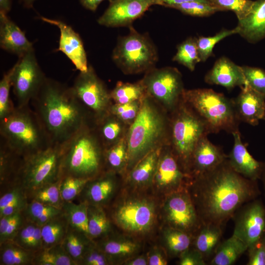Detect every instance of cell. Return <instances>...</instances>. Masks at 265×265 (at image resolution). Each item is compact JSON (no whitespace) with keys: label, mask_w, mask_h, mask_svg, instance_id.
<instances>
[{"label":"cell","mask_w":265,"mask_h":265,"mask_svg":"<svg viewBox=\"0 0 265 265\" xmlns=\"http://www.w3.org/2000/svg\"><path fill=\"white\" fill-rule=\"evenodd\" d=\"M196 38L188 37L179 44L172 60L185 66L190 71L195 70L197 63L201 62Z\"/></svg>","instance_id":"f35d334b"},{"label":"cell","mask_w":265,"mask_h":265,"mask_svg":"<svg viewBox=\"0 0 265 265\" xmlns=\"http://www.w3.org/2000/svg\"><path fill=\"white\" fill-rule=\"evenodd\" d=\"M186 188L202 225L221 227L260 193L257 181L236 172L228 159L213 170L190 179Z\"/></svg>","instance_id":"6da1fadb"},{"label":"cell","mask_w":265,"mask_h":265,"mask_svg":"<svg viewBox=\"0 0 265 265\" xmlns=\"http://www.w3.org/2000/svg\"><path fill=\"white\" fill-rule=\"evenodd\" d=\"M88 206L84 201L75 204L72 201L64 202L62 207L69 226L88 236Z\"/></svg>","instance_id":"e575fe53"},{"label":"cell","mask_w":265,"mask_h":265,"mask_svg":"<svg viewBox=\"0 0 265 265\" xmlns=\"http://www.w3.org/2000/svg\"><path fill=\"white\" fill-rule=\"evenodd\" d=\"M38 18L59 28L60 37L57 51L62 52L80 72L86 71L89 65L83 42L80 35L71 26L61 20L43 16Z\"/></svg>","instance_id":"ac0fdd59"},{"label":"cell","mask_w":265,"mask_h":265,"mask_svg":"<svg viewBox=\"0 0 265 265\" xmlns=\"http://www.w3.org/2000/svg\"><path fill=\"white\" fill-rule=\"evenodd\" d=\"M190 179L171 146L162 150L153 179L156 186L168 195L186 187Z\"/></svg>","instance_id":"e0dca14e"},{"label":"cell","mask_w":265,"mask_h":265,"mask_svg":"<svg viewBox=\"0 0 265 265\" xmlns=\"http://www.w3.org/2000/svg\"><path fill=\"white\" fill-rule=\"evenodd\" d=\"M228 159L222 149L212 143L207 136L198 142L193 152L190 165L191 178L212 171Z\"/></svg>","instance_id":"d6986e66"},{"label":"cell","mask_w":265,"mask_h":265,"mask_svg":"<svg viewBox=\"0 0 265 265\" xmlns=\"http://www.w3.org/2000/svg\"><path fill=\"white\" fill-rule=\"evenodd\" d=\"M128 265H148V258L144 256H139L132 258L126 262Z\"/></svg>","instance_id":"94428289"},{"label":"cell","mask_w":265,"mask_h":265,"mask_svg":"<svg viewBox=\"0 0 265 265\" xmlns=\"http://www.w3.org/2000/svg\"><path fill=\"white\" fill-rule=\"evenodd\" d=\"M182 13L192 16H209L218 11H222L211 2L201 1H191L173 6Z\"/></svg>","instance_id":"c3c4849f"},{"label":"cell","mask_w":265,"mask_h":265,"mask_svg":"<svg viewBox=\"0 0 265 265\" xmlns=\"http://www.w3.org/2000/svg\"><path fill=\"white\" fill-rule=\"evenodd\" d=\"M12 69L11 84L16 106H28L47 78L38 63L34 49L19 57Z\"/></svg>","instance_id":"8fae6325"},{"label":"cell","mask_w":265,"mask_h":265,"mask_svg":"<svg viewBox=\"0 0 265 265\" xmlns=\"http://www.w3.org/2000/svg\"><path fill=\"white\" fill-rule=\"evenodd\" d=\"M232 218L234 221L232 235L241 240L248 248L265 233V206L258 199L243 204Z\"/></svg>","instance_id":"5bb4252c"},{"label":"cell","mask_w":265,"mask_h":265,"mask_svg":"<svg viewBox=\"0 0 265 265\" xmlns=\"http://www.w3.org/2000/svg\"><path fill=\"white\" fill-rule=\"evenodd\" d=\"M146 94L167 109L173 111L185 91L182 75L176 68H153L141 80Z\"/></svg>","instance_id":"30bf717a"},{"label":"cell","mask_w":265,"mask_h":265,"mask_svg":"<svg viewBox=\"0 0 265 265\" xmlns=\"http://www.w3.org/2000/svg\"><path fill=\"white\" fill-rule=\"evenodd\" d=\"M80 4L86 9L95 11L100 4L106 0H79ZM110 1L111 0H107Z\"/></svg>","instance_id":"680465c9"},{"label":"cell","mask_w":265,"mask_h":265,"mask_svg":"<svg viewBox=\"0 0 265 265\" xmlns=\"http://www.w3.org/2000/svg\"><path fill=\"white\" fill-rule=\"evenodd\" d=\"M148 265H166L167 261L166 257L160 252L154 251L148 258Z\"/></svg>","instance_id":"6f0895ef"},{"label":"cell","mask_w":265,"mask_h":265,"mask_svg":"<svg viewBox=\"0 0 265 265\" xmlns=\"http://www.w3.org/2000/svg\"><path fill=\"white\" fill-rule=\"evenodd\" d=\"M206 263L201 253L192 246L180 255V265H205Z\"/></svg>","instance_id":"9f6ffc18"},{"label":"cell","mask_w":265,"mask_h":265,"mask_svg":"<svg viewBox=\"0 0 265 265\" xmlns=\"http://www.w3.org/2000/svg\"><path fill=\"white\" fill-rule=\"evenodd\" d=\"M30 103L53 144H65L95 122L72 86L47 77Z\"/></svg>","instance_id":"7a4b0ae2"},{"label":"cell","mask_w":265,"mask_h":265,"mask_svg":"<svg viewBox=\"0 0 265 265\" xmlns=\"http://www.w3.org/2000/svg\"><path fill=\"white\" fill-rule=\"evenodd\" d=\"M122 122L110 113L95 122L98 134L105 148L110 146L120 138L123 132Z\"/></svg>","instance_id":"4dcf8cb0"},{"label":"cell","mask_w":265,"mask_h":265,"mask_svg":"<svg viewBox=\"0 0 265 265\" xmlns=\"http://www.w3.org/2000/svg\"><path fill=\"white\" fill-rule=\"evenodd\" d=\"M61 178L46 185L30 193L32 200L62 209L63 201L60 190Z\"/></svg>","instance_id":"b9f144b4"},{"label":"cell","mask_w":265,"mask_h":265,"mask_svg":"<svg viewBox=\"0 0 265 265\" xmlns=\"http://www.w3.org/2000/svg\"><path fill=\"white\" fill-rule=\"evenodd\" d=\"M204 80L208 84L221 85L228 89L236 86L241 87L246 84L241 67L225 56L215 62L205 75Z\"/></svg>","instance_id":"7402d4cb"},{"label":"cell","mask_w":265,"mask_h":265,"mask_svg":"<svg viewBox=\"0 0 265 265\" xmlns=\"http://www.w3.org/2000/svg\"><path fill=\"white\" fill-rule=\"evenodd\" d=\"M162 150L161 146L157 147L135 164L130 174L132 183L142 186L153 181Z\"/></svg>","instance_id":"484cf974"},{"label":"cell","mask_w":265,"mask_h":265,"mask_svg":"<svg viewBox=\"0 0 265 265\" xmlns=\"http://www.w3.org/2000/svg\"><path fill=\"white\" fill-rule=\"evenodd\" d=\"M146 94L145 89L141 80L136 83L118 81L110 92L111 100L118 104L140 101Z\"/></svg>","instance_id":"836d02e7"},{"label":"cell","mask_w":265,"mask_h":265,"mask_svg":"<svg viewBox=\"0 0 265 265\" xmlns=\"http://www.w3.org/2000/svg\"><path fill=\"white\" fill-rule=\"evenodd\" d=\"M69 228V223L63 212L51 219L41 227L43 248L61 244Z\"/></svg>","instance_id":"f1b7e54d"},{"label":"cell","mask_w":265,"mask_h":265,"mask_svg":"<svg viewBox=\"0 0 265 265\" xmlns=\"http://www.w3.org/2000/svg\"><path fill=\"white\" fill-rule=\"evenodd\" d=\"M12 241L27 250L36 252L43 248L41 227L25 220Z\"/></svg>","instance_id":"d6a6232c"},{"label":"cell","mask_w":265,"mask_h":265,"mask_svg":"<svg viewBox=\"0 0 265 265\" xmlns=\"http://www.w3.org/2000/svg\"><path fill=\"white\" fill-rule=\"evenodd\" d=\"M88 236L90 238L105 235L110 228V224L104 211L99 206H88Z\"/></svg>","instance_id":"60d3db41"},{"label":"cell","mask_w":265,"mask_h":265,"mask_svg":"<svg viewBox=\"0 0 265 265\" xmlns=\"http://www.w3.org/2000/svg\"><path fill=\"white\" fill-rule=\"evenodd\" d=\"M0 142L21 157L45 149L53 144L38 116L29 105L15 106L0 120Z\"/></svg>","instance_id":"3957f363"},{"label":"cell","mask_w":265,"mask_h":265,"mask_svg":"<svg viewBox=\"0 0 265 265\" xmlns=\"http://www.w3.org/2000/svg\"><path fill=\"white\" fill-rule=\"evenodd\" d=\"M105 151L95 122L85 126L64 144L60 178L93 179L101 169Z\"/></svg>","instance_id":"277c9868"},{"label":"cell","mask_w":265,"mask_h":265,"mask_svg":"<svg viewBox=\"0 0 265 265\" xmlns=\"http://www.w3.org/2000/svg\"><path fill=\"white\" fill-rule=\"evenodd\" d=\"M110 260L107 256L99 247L90 243L79 265H106Z\"/></svg>","instance_id":"db71d44e"},{"label":"cell","mask_w":265,"mask_h":265,"mask_svg":"<svg viewBox=\"0 0 265 265\" xmlns=\"http://www.w3.org/2000/svg\"><path fill=\"white\" fill-rule=\"evenodd\" d=\"M23 5L26 8L33 7V4L36 0H19Z\"/></svg>","instance_id":"be15d7a7"},{"label":"cell","mask_w":265,"mask_h":265,"mask_svg":"<svg viewBox=\"0 0 265 265\" xmlns=\"http://www.w3.org/2000/svg\"><path fill=\"white\" fill-rule=\"evenodd\" d=\"M105 160L113 169L119 170L128 165V152L126 137L105 148Z\"/></svg>","instance_id":"7bdbcfd3"},{"label":"cell","mask_w":265,"mask_h":265,"mask_svg":"<svg viewBox=\"0 0 265 265\" xmlns=\"http://www.w3.org/2000/svg\"><path fill=\"white\" fill-rule=\"evenodd\" d=\"M64 144H53L18 162L13 181L26 195L60 179ZM27 196V195H26Z\"/></svg>","instance_id":"52a82bcc"},{"label":"cell","mask_w":265,"mask_h":265,"mask_svg":"<svg viewBox=\"0 0 265 265\" xmlns=\"http://www.w3.org/2000/svg\"><path fill=\"white\" fill-rule=\"evenodd\" d=\"M91 179L86 185L84 191L85 199L89 205L99 206L106 202L112 195L115 183L109 174L103 175L97 179Z\"/></svg>","instance_id":"4316f807"},{"label":"cell","mask_w":265,"mask_h":265,"mask_svg":"<svg viewBox=\"0 0 265 265\" xmlns=\"http://www.w3.org/2000/svg\"><path fill=\"white\" fill-rule=\"evenodd\" d=\"M117 224L129 232L141 233L149 230L155 218L154 204L144 199L127 201L119 206L114 213Z\"/></svg>","instance_id":"9a60e30c"},{"label":"cell","mask_w":265,"mask_h":265,"mask_svg":"<svg viewBox=\"0 0 265 265\" xmlns=\"http://www.w3.org/2000/svg\"><path fill=\"white\" fill-rule=\"evenodd\" d=\"M183 100L206 124L210 133L221 131L233 134L239 131L234 100L212 89L185 90Z\"/></svg>","instance_id":"8992f818"},{"label":"cell","mask_w":265,"mask_h":265,"mask_svg":"<svg viewBox=\"0 0 265 265\" xmlns=\"http://www.w3.org/2000/svg\"><path fill=\"white\" fill-rule=\"evenodd\" d=\"M62 210L32 200L22 212L25 219L42 227L53 217L62 213Z\"/></svg>","instance_id":"8d00e7d4"},{"label":"cell","mask_w":265,"mask_h":265,"mask_svg":"<svg viewBox=\"0 0 265 265\" xmlns=\"http://www.w3.org/2000/svg\"><path fill=\"white\" fill-rule=\"evenodd\" d=\"M247 249L245 243L232 235L220 243L209 263L212 265H233Z\"/></svg>","instance_id":"83f0119b"},{"label":"cell","mask_w":265,"mask_h":265,"mask_svg":"<svg viewBox=\"0 0 265 265\" xmlns=\"http://www.w3.org/2000/svg\"><path fill=\"white\" fill-rule=\"evenodd\" d=\"M240 88V93L234 100L237 117L240 122L256 126L265 117V96L247 84Z\"/></svg>","instance_id":"ffe728a7"},{"label":"cell","mask_w":265,"mask_h":265,"mask_svg":"<svg viewBox=\"0 0 265 265\" xmlns=\"http://www.w3.org/2000/svg\"><path fill=\"white\" fill-rule=\"evenodd\" d=\"M234 143L228 156L231 167L238 173L252 181L261 179L263 163L256 160L241 141L239 132L233 133Z\"/></svg>","instance_id":"44dd1931"},{"label":"cell","mask_w":265,"mask_h":265,"mask_svg":"<svg viewBox=\"0 0 265 265\" xmlns=\"http://www.w3.org/2000/svg\"><path fill=\"white\" fill-rule=\"evenodd\" d=\"M172 112L171 147L184 170L190 177V161L194 150L199 140L210 132L202 120L182 98Z\"/></svg>","instance_id":"ba28073f"},{"label":"cell","mask_w":265,"mask_h":265,"mask_svg":"<svg viewBox=\"0 0 265 265\" xmlns=\"http://www.w3.org/2000/svg\"><path fill=\"white\" fill-rule=\"evenodd\" d=\"M130 33L118 38L112 59L126 74H136L155 67L158 60L156 47L147 33L137 31L132 26Z\"/></svg>","instance_id":"9c48e42d"},{"label":"cell","mask_w":265,"mask_h":265,"mask_svg":"<svg viewBox=\"0 0 265 265\" xmlns=\"http://www.w3.org/2000/svg\"><path fill=\"white\" fill-rule=\"evenodd\" d=\"M35 253L23 248L12 240H7L0 244V264L33 265Z\"/></svg>","instance_id":"f546056e"},{"label":"cell","mask_w":265,"mask_h":265,"mask_svg":"<svg viewBox=\"0 0 265 265\" xmlns=\"http://www.w3.org/2000/svg\"><path fill=\"white\" fill-rule=\"evenodd\" d=\"M241 67L245 79V84L265 96V71L258 67Z\"/></svg>","instance_id":"f5cc1de1"},{"label":"cell","mask_w":265,"mask_h":265,"mask_svg":"<svg viewBox=\"0 0 265 265\" xmlns=\"http://www.w3.org/2000/svg\"><path fill=\"white\" fill-rule=\"evenodd\" d=\"M27 204L26 195L24 190L18 185L14 186L0 198V218L22 212Z\"/></svg>","instance_id":"74e56055"},{"label":"cell","mask_w":265,"mask_h":265,"mask_svg":"<svg viewBox=\"0 0 265 265\" xmlns=\"http://www.w3.org/2000/svg\"><path fill=\"white\" fill-rule=\"evenodd\" d=\"M140 104L141 100L124 104H114L110 106L108 112L123 123L131 125L138 114Z\"/></svg>","instance_id":"816d5d0a"},{"label":"cell","mask_w":265,"mask_h":265,"mask_svg":"<svg viewBox=\"0 0 265 265\" xmlns=\"http://www.w3.org/2000/svg\"><path fill=\"white\" fill-rule=\"evenodd\" d=\"M222 11L230 10L236 15L238 21L243 19L249 12L254 1L251 0H208Z\"/></svg>","instance_id":"f907efd6"},{"label":"cell","mask_w":265,"mask_h":265,"mask_svg":"<svg viewBox=\"0 0 265 265\" xmlns=\"http://www.w3.org/2000/svg\"><path fill=\"white\" fill-rule=\"evenodd\" d=\"M247 265H265V233L253 244L248 247Z\"/></svg>","instance_id":"11a10c76"},{"label":"cell","mask_w":265,"mask_h":265,"mask_svg":"<svg viewBox=\"0 0 265 265\" xmlns=\"http://www.w3.org/2000/svg\"><path fill=\"white\" fill-rule=\"evenodd\" d=\"M152 98L147 94L141 100L138 114L126 136L128 166L133 167L144 156L159 144L166 133V124Z\"/></svg>","instance_id":"5b68a950"},{"label":"cell","mask_w":265,"mask_h":265,"mask_svg":"<svg viewBox=\"0 0 265 265\" xmlns=\"http://www.w3.org/2000/svg\"><path fill=\"white\" fill-rule=\"evenodd\" d=\"M22 212L0 218V244L12 240L25 221Z\"/></svg>","instance_id":"bcb514c9"},{"label":"cell","mask_w":265,"mask_h":265,"mask_svg":"<svg viewBox=\"0 0 265 265\" xmlns=\"http://www.w3.org/2000/svg\"><path fill=\"white\" fill-rule=\"evenodd\" d=\"M238 33L235 27L232 29H223L212 36H200L196 39L198 50L201 61H206L212 54L213 49L218 42L231 35Z\"/></svg>","instance_id":"f6af8a7d"},{"label":"cell","mask_w":265,"mask_h":265,"mask_svg":"<svg viewBox=\"0 0 265 265\" xmlns=\"http://www.w3.org/2000/svg\"><path fill=\"white\" fill-rule=\"evenodd\" d=\"M72 87L95 122L108 113L111 105L110 92L91 65L88 66L86 71L80 72Z\"/></svg>","instance_id":"7c38bea8"},{"label":"cell","mask_w":265,"mask_h":265,"mask_svg":"<svg viewBox=\"0 0 265 265\" xmlns=\"http://www.w3.org/2000/svg\"><path fill=\"white\" fill-rule=\"evenodd\" d=\"M264 118L265 119V117H264Z\"/></svg>","instance_id":"e7e4bbea"},{"label":"cell","mask_w":265,"mask_h":265,"mask_svg":"<svg viewBox=\"0 0 265 265\" xmlns=\"http://www.w3.org/2000/svg\"><path fill=\"white\" fill-rule=\"evenodd\" d=\"M159 5L171 8L173 6L191 1H201L210 2L208 0H158Z\"/></svg>","instance_id":"91938a15"},{"label":"cell","mask_w":265,"mask_h":265,"mask_svg":"<svg viewBox=\"0 0 265 265\" xmlns=\"http://www.w3.org/2000/svg\"><path fill=\"white\" fill-rule=\"evenodd\" d=\"M12 71V67L3 75L0 81V120L9 115L15 107L10 98Z\"/></svg>","instance_id":"681fc988"},{"label":"cell","mask_w":265,"mask_h":265,"mask_svg":"<svg viewBox=\"0 0 265 265\" xmlns=\"http://www.w3.org/2000/svg\"><path fill=\"white\" fill-rule=\"evenodd\" d=\"M109 258L124 257L131 255L138 248L134 242L126 240L107 239L102 242L99 247Z\"/></svg>","instance_id":"ee69618b"},{"label":"cell","mask_w":265,"mask_h":265,"mask_svg":"<svg viewBox=\"0 0 265 265\" xmlns=\"http://www.w3.org/2000/svg\"><path fill=\"white\" fill-rule=\"evenodd\" d=\"M164 239L170 253L180 256L191 246L193 236L183 231L168 227L164 232Z\"/></svg>","instance_id":"ab89813d"},{"label":"cell","mask_w":265,"mask_h":265,"mask_svg":"<svg viewBox=\"0 0 265 265\" xmlns=\"http://www.w3.org/2000/svg\"><path fill=\"white\" fill-rule=\"evenodd\" d=\"M92 179L82 178L71 176L61 178L60 190L64 202H71L80 195L87 183Z\"/></svg>","instance_id":"7dc6e473"},{"label":"cell","mask_w":265,"mask_h":265,"mask_svg":"<svg viewBox=\"0 0 265 265\" xmlns=\"http://www.w3.org/2000/svg\"><path fill=\"white\" fill-rule=\"evenodd\" d=\"M36 265H77L62 245L43 248L35 253L33 264Z\"/></svg>","instance_id":"d590c367"},{"label":"cell","mask_w":265,"mask_h":265,"mask_svg":"<svg viewBox=\"0 0 265 265\" xmlns=\"http://www.w3.org/2000/svg\"><path fill=\"white\" fill-rule=\"evenodd\" d=\"M12 6L11 0H0V13L7 14Z\"/></svg>","instance_id":"6125c7cd"},{"label":"cell","mask_w":265,"mask_h":265,"mask_svg":"<svg viewBox=\"0 0 265 265\" xmlns=\"http://www.w3.org/2000/svg\"><path fill=\"white\" fill-rule=\"evenodd\" d=\"M238 33L248 42L255 43L265 38V0L254 1L251 10L236 27Z\"/></svg>","instance_id":"cb8c5ba5"},{"label":"cell","mask_w":265,"mask_h":265,"mask_svg":"<svg viewBox=\"0 0 265 265\" xmlns=\"http://www.w3.org/2000/svg\"><path fill=\"white\" fill-rule=\"evenodd\" d=\"M222 236L221 227L202 225L193 237L191 246L201 253L206 263L210 262L222 242Z\"/></svg>","instance_id":"d4e9b609"},{"label":"cell","mask_w":265,"mask_h":265,"mask_svg":"<svg viewBox=\"0 0 265 265\" xmlns=\"http://www.w3.org/2000/svg\"><path fill=\"white\" fill-rule=\"evenodd\" d=\"M163 212L169 227L193 237L202 225L186 186L167 195Z\"/></svg>","instance_id":"4fadbf2b"},{"label":"cell","mask_w":265,"mask_h":265,"mask_svg":"<svg viewBox=\"0 0 265 265\" xmlns=\"http://www.w3.org/2000/svg\"><path fill=\"white\" fill-rule=\"evenodd\" d=\"M108 7L97 20L108 27H130L152 5H159L158 0H111Z\"/></svg>","instance_id":"2e32d148"},{"label":"cell","mask_w":265,"mask_h":265,"mask_svg":"<svg viewBox=\"0 0 265 265\" xmlns=\"http://www.w3.org/2000/svg\"><path fill=\"white\" fill-rule=\"evenodd\" d=\"M86 234L69 226L68 231L61 243L63 248L72 258L79 265L82 256L91 243Z\"/></svg>","instance_id":"1f68e13d"},{"label":"cell","mask_w":265,"mask_h":265,"mask_svg":"<svg viewBox=\"0 0 265 265\" xmlns=\"http://www.w3.org/2000/svg\"><path fill=\"white\" fill-rule=\"evenodd\" d=\"M0 46L19 57L32 50L33 44L25 33L7 16L0 13Z\"/></svg>","instance_id":"603a6c76"}]
</instances>
